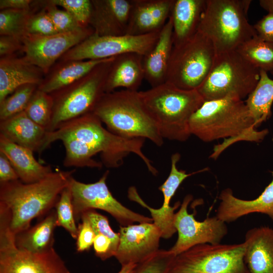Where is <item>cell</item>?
I'll use <instances>...</instances> for the list:
<instances>
[{"label": "cell", "mask_w": 273, "mask_h": 273, "mask_svg": "<svg viewBox=\"0 0 273 273\" xmlns=\"http://www.w3.org/2000/svg\"><path fill=\"white\" fill-rule=\"evenodd\" d=\"M102 123L93 113L66 122L54 131H48L45 149L54 142L61 141L65 150L63 165L75 167L101 168L104 165L116 168L133 153L156 175V168L142 151L145 139L120 137L104 128Z\"/></svg>", "instance_id": "cell-1"}, {"label": "cell", "mask_w": 273, "mask_h": 273, "mask_svg": "<svg viewBox=\"0 0 273 273\" xmlns=\"http://www.w3.org/2000/svg\"><path fill=\"white\" fill-rule=\"evenodd\" d=\"M189 130L191 135L205 142L226 139L215 147L210 156L213 158L236 142H259L268 133L267 129L257 131L245 101L232 97L205 101L192 115Z\"/></svg>", "instance_id": "cell-2"}, {"label": "cell", "mask_w": 273, "mask_h": 273, "mask_svg": "<svg viewBox=\"0 0 273 273\" xmlns=\"http://www.w3.org/2000/svg\"><path fill=\"white\" fill-rule=\"evenodd\" d=\"M75 171H53L30 184L19 179L0 183V206L8 213L9 228L14 236L30 227L33 219L48 214L55 207Z\"/></svg>", "instance_id": "cell-3"}, {"label": "cell", "mask_w": 273, "mask_h": 273, "mask_svg": "<svg viewBox=\"0 0 273 273\" xmlns=\"http://www.w3.org/2000/svg\"><path fill=\"white\" fill-rule=\"evenodd\" d=\"M139 94L164 139L185 142L189 138L190 119L205 102L197 89L165 82Z\"/></svg>", "instance_id": "cell-4"}, {"label": "cell", "mask_w": 273, "mask_h": 273, "mask_svg": "<svg viewBox=\"0 0 273 273\" xmlns=\"http://www.w3.org/2000/svg\"><path fill=\"white\" fill-rule=\"evenodd\" d=\"M93 113L112 133L126 139H148L158 146L164 143L156 123L139 91L106 93Z\"/></svg>", "instance_id": "cell-5"}, {"label": "cell", "mask_w": 273, "mask_h": 273, "mask_svg": "<svg viewBox=\"0 0 273 273\" xmlns=\"http://www.w3.org/2000/svg\"><path fill=\"white\" fill-rule=\"evenodd\" d=\"M250 0H206L198 31L212 42L216 54L236 50L257 36L248 20Z\"/></svg>", "instance_id": "cell-6"}, {"label": "cell", "mask_w": 273, "mask_h": 273, "mask_svg": "<svg viewBox=\"0 0 273 273\" xmlns=\"http://www.w3.org/2000/svg\"><path fill=\"white\" fill-rule=\"evenodd\" d=\"M260 71L236 50L216 54L207 77L197 90L205 101L228 97L243 100L255 87Z\"/></svg>", "instance_id": "cell-7"}, {"label": "cell", "mask_w": 273, "mask_h": 273, "mask_svg": "<svg viewBox=\"0 0 273 273\" xmlns=\"http://www.w3.org/2000/svg\"><path fill=\"white\" fill-rule=\"evenodd\" d=\"M115 57L108 58L82 78L50 94L54 106L48 132L54 131L66 122L93 113L106 93L107 76Z\"/></svg>", "instance_id": "cell-8"}, {"label": "cell", "mask_w": 273, "mask_h": 273, "mask_svg": "<svg viewBox=\"0 0 273 273\" xmlns=\"http://www.w3.org/2000/svg\"><path fill=\"white\" fill-rule=\"evenodd\" d=\"M244 243L203 244L175 255L166 273H249Z\"/></svg>", "instance_id": "cell-9"}, {"label": "cell", "mask_w": 273, "mask_h": 273, "mask_svg": "<svg viewBox=\"0 0 273 273\" xmlns=\"http://www.w3.org/2000/svg\"><path fill=\"white\" fill-rule=\"evenodd\" d=\"M216 54L211 41L198 31L185 42L173 46L165 82L183 89H197L207 77Z\"/></svg>", "instance_id": "cell-10"}, {"label": "cell", "mask_w": 273, "mask_h": 273, "mask_svg": "<svg viewBox=\"0 0 273 273\" xmlns=\"http://www.w3.org/2000/svg\"><path fill=\"white\" fill-rule=\"evenodd\" d=\"M109 171L106 170L96 182L85 184L71 178L69 182L72 202L76 222L85 212L100 209L112 215L121 226L134 222H153L152 218L135 212L123 205L110 191L106 180Z\"/></svg>", "instance_id": "cell-11"}, {"label": "cell", "mask_w": 273, "mask_h": 273, "mask_svg": "<svg viewBox=\"0 0 273 273\" xmlns=\"http://www.w3.org/2000/svg\"><path fill=\"white\" fill-rule=\"evenodd\" d=\"M0 273H71L53 248L33 253L19 249L9 228V220L0 215Z\"/></svg>", "instance_id": "cell-12"}, {"label": "cell", "mask_w": 273, "mask_h": 273, "mask_svg": "<svg viewBox=\"0 0 273 273\" xmlns=\"http://www.w3.org/2000/svg\"><path fill=\"white\" fill-rule=\"evenodd\" d=\"M160 31L141 35L99 36L93 33L58 61L102 60L126 53L146 55L155 44Z\"/></svg>", "instance_id": "cell-13"}, {"label": "cell", "mask_w": 273, "mask_h": 273, "mask_svg": "<svg viewBox=\"0 0 273 273\" xmlns=\"http://www.w3.org/2000/svg\"><path fill=\"white\" fill-rule=\"evenodd\" d=\"M192 199L191 195L186 196L175 213L174 224L178 237L170 250L175 255L197 245L220 243L228 234L226 223L216 215L200 221L196 220L194 213H189L188 207Z\"/></svg>", "instance_id": "cell-14"}, {"label": "cell", "mask_w": 273, "mask_h": 273, "mask_svg": "<svg viewBox=\"0 0 273 273\" xmlns=\"http://www.w3.org/2000/svg\"><path fill=\"white\" fill-rule=\"evenodd\" d=\"M94 33L90 26L68 33L48 36L25 34L22 37L24 57L46 74L69 50Z\"/></svg>", "instance_id": "cell-15"}, {"label": "cell", "mask_w": 273, "mask_h": 273, "mask_svg": "<svg viewBox=\"0 0 273 273\" xmlns=\"http://www.w3.org/2000/svg\"><path fill=\"white\" fill-rule=\"evenodd\" d=\"M180 158V155L178 153L173 154L171 157V169L169 174L159 188L163 196V202L160 208L154 209L149 206L140 197L134 187L129 188L128 191L129 199L138 203L149 210L153 222L159 228L162 233V238L164 239L170 238L176 232L174 224L175 213L174 211L181 204L179 202H177L173 206H170V202L171 198L185 179L197 172L206 170L204 169L190 173H187L186 171L183 170H179L177 167V163Z\"/></svg>", "instance_id": "cell-16"}, {"label": "cell", "mask_w": 273, "mask_h": 273, "mask_svg": "<svg viewBox=\"0 0 273 273\" xmlns=\"http://www.w3.org/2000/svg\"><path fill=\"white\" fill-rule=\"evenodd\" d=\"M119 244L114 257L122 266L138 264L157 252L162 233L153 222L120 225Z\"/></svg>", "instance_id": "cell-17"}, {"label": "cell", "mask_w": 273, "mask_h": 273, "mask_svg": "<svg viewBox=\"0 0 273 273\" xmlns=\"http://www.w3.org/2000/svg\"><path fill=\"white\" fill-rule=\"evenodd\" d=\"M271 174V181L261 194L253 200L238 198L231 189L223 190L218 196L220 203L216 216L225 223L256 213L266 215L273 220V171Z\"/></svg>", "instance_id": "cell-18"}, {"label": "cell", "mask_w": 273, "mask_h": 273, "mask_svg": "<svg viewBox=\"0 0 273 273\" xmlns=\"http://www.w3.org/2000/svg\"><path fill=\"white\" fill-rule=\"evenodd\" d=\"M93 13L89 25L99 36L126 34L131 0H92Z\"/></svg>", "instance_id": "cell-19"}, {"label": "cell", "mask_w": 273, "mask_h": 273, "mask_svg": "<svg viewBox=\"0 0 273 273\" xmlns=\"http://www.w3.org/2000/svg\"><path fill=\"white\" fill-rule=\"evenodd\" d=\"M45 75L40 68L18 53L0 57V102L23 85H39Z\"/></svg>", "instance_id": "cell-20"}, {"label": "cell", "mask_w": 273, "mask_h": 273, "mask_svg": "<svg viewBox=\"0 0 273 273\" xmlns=\"http://www.w3.org/2000/svg\"><path fill=\"white\" fill-rule=\"evenodd\" d=\"M244 261L249 273H273V229L255 227L245 236Z\"/></svg>", "instance_id": "cell-21"}, {"label": "cell", "mask_w": 273, "mask_h": 273, "mask_svg": "<svg viewBox=\"0 0 273 273\" xmlns=\"http://www.w3.org/2000/svg\"><path fill=\"white\" fill-rule=\"evenodd\" d=\"M48 131L26 114L24 111L0 120V133L12 142L41 153L45 149Z\"/></svg>", "instance_id": "cell-22"}, {"label": "cell", "mask_w": 273, "mask_h": 273, "mask_svg": "<svg viewBox=\"0 0 273 273\" xmlns=\"http://www.w3.org/2000/svg\"><path fill=\"white\" fill-rule=\"evenodd\" d=\"M172 34V22L170 17L160 30L159 36L153 48L143 57L145 79L152 87L166 81L173 47Z\"/></svg>", "instance_id": "cell-23"}, {"label": "cell", "mask_w": 273, "mask_h": 273, "mask_svg": "<svg viewBox=\"0 0 273 273\" xmlns=\"http://www.w3.org/2000/svg\"><path fill=\"white\" fill-rule=\"evenodd\" d=\"M0 153L8 159L19 179L24 184L38 181L53 172L50 165H42L36 160L33 151L12 142L1 133Z\"/></svg>", "instance_id": "cell-24"}, {"label": "cell", "mask_w": 273, "mask_h": 273, "mask_svg": "<svg viewBox=\"0 0 273 273\" xmlns=\"http://www.w3.org/2000/svg\"><path fill=\"white\" fill-rule=\"evenodd\" d=\"M143 57L136 53L116 56L107 76L106 93L114 92L119 87L138 91L145 78Z\"/></svg>", "instance_id": "cell-25"}, {"label": "cell", "mask_w": 273, "mask_h": 273, "mask_svg": "<svg viewBox=\"0 0 273 273\" xmlns=\"http://www.w3.org/2000/svg\"><path fill=\"white\" fill-rule=\"evenodd\" d=\"M206 0H174L170 15L173 46L179 45L197 32Z\"/></svg>", "instance_id": "cell-26"}, {"label": "cell", "mask_w": 273, "mask_h": 273, "mask_svg": "<svg viewBox=\"0 0 273 273\" xmlns=\"http://www.w3.org/2000/svg\"><path fill=\"white\" fill-rule=\"evenodd\" d=\"M108 59L58 61L45 75L38 89L52 93L82 78Z\"/></svg>", "instance_id": "cell-27"}, {"label": "cell", "mask_w": 273, "mask_h": 273, "mask_svg": "<svg viewBox=\"0 0 273 273\" xmlns=\"http://www.w3.org/2000/svg\"><path fill=\"white\" fill-rule=\"evenodd\" d=\"M57 215L53 209L41 221L15 236L20 250L33 253H44L53 249Z\"/></svg>", "instance_id": "cell-28"}, {"label": "cell", "mask_w": 273, "mask_h": 273, "mask_svg": "<svg viewBox=\"0 0 273 273\" xmlns=\"http://www.w3.org/2000/svg\"><path fill=\"white\" fill-rule=\"evenodd\" d=\"M245 102L256 128L271 117V108L273 103V80L269 77L267 72L260 71L259 80Z\"/></svg>", "instance_id": "cell-29"}, {"label": "cell", "mask_w": 273, "mask_h": 273, "mask_svg": "<svg viewBox=\"0 0 273 273\" xmlns=\"http://www.w3.org/2000/svg\"><path fill=\"white\" fill-rule=\"evenodd\" d=\"M236 50L254 66L266 72L273 71V44L254 37Z\"/></svg>", "instance_id": "cell-30"}, {"label": "cell", "mask_w": 273, "mask_h": 273, "mask_svg": "<svg viewBox=\"0 0 273 273\" xmlns=\"http://www.w3.org/2000/svg\"><path fill=\"white\" fill-rule=\"evenodd\" d=\"M131 4L127 34L141 35L161 29L150 12L146 0H131Z\"/></svg>", "instance_id": "cell-31"}, {"label": "cell", "mask_w": 273, "mask_h": 273, "mask_svg": "<svg viewBox=\"0 0 273 273\" xmlns=\"http://www.w3.org/2000/svg\"><path fill=\"white\" fill-rule=\"evenodd\" d=\"M38 1H34L30 10L5 9L0 11V35L22 37L31 15L41 8Z\"/></svg>", "instance_id": "cell-32"}, {"label": "cell", "mask_w": 273, "mask_h": 273, "mask_svg": "<svg viewBox=\"0 0 273 273\" xmlns=\"http://www.w3.org/2000/svg\"><path fill=\"white\" fill-rule=\"evenodd\" d=\"M53 106V99L51 94L37 88L24 112L30 119L47 130L51 122Z\"/></svg>", "instance_id": "cell-33"}, {"label": "cell", "mask_w": 273, "mask_h": 273, "mask_svg": "<svg viewBox=\"0 0 273 273\" xmlns=\"http://www.w3.org/2000/svg\"><path fill=\"white\" fill-rule=\"evenodd\" d=\"M38 87V85L35 84L23 85L0 102V120L24 111Z\"/></svg>", "instance_id": "cell-34"}, {"label": "cell", "mask_w": 273, "mask_h": 273, "mask_svg": "<svg viewBox=\"0 0 273 273\" xmlns=\"http://www.w3.org/2000/svg\"><path fill=\"white\" fill-rule=\"evenodd\" d=\"M55 208L57 215V226L63 228L73 239H76L78 226L76 223L69 185L61 193Z\"/></svg>", "instance_id": "cell-35"}, {"label": "cell", "mask_w": 273, "mask_h": 273, "mask_svg": "<svg viewBox=\"0 0 273 273\" xmlns=\"http://www.w3.org/2000/svg\"><path fill=\"white\" fill-rule=\"evenodd\" d=\"M175 256L170 249H159L146 260L136 264L131 273H166Z\"/></svg>", "instance_id": "cell-36"}, {"label": "cell", "mask_w": 273, "mask_h": 273, "mask_svg": "<svg viewBox=\"0 0 273 273\" xmlns=\"http://www.w3.org/2000/svg\"><path fill=\"white\" fill-rule=\"evenodd\" d=\"M42 5L59 33L71 32L82 28L67 11L61 10L50 1H43Z\"/></svg>", "instance_id": "cell-37"}, {"label": "cell", "mask_w": 273, "mask_h": 273, "mask_svg": "<svg viewBox=\"0 0 273 273\" xmlns=\"http://www.w3.org/2000/svg\"><path fill=\"white\" fill-rule=\"evenodd\" d=\"M69 13L83 27L90 26L93 4L89 0H50Z\"/></svg>", "instance_id": "cell-38"}, {"label": "cell", "mask_w": 273, "mask_h": 273, "mask_svg": "<svg viewBox=\"0 0 273 273\" xmlns=\"http://www.w3.org/2000/svg\"><path fill=\"white\" fill-rule=\"evenodd\" d=\"M57 33H59L43 5L39 11L36 10L29 17L26 26V34L48 36Z\"/></svg>", "instance_id": "cell-39"}, {"label": "cell", "mask_w": 273, "mask_h": 273, "mask_svg": "<svg viewBox=\"0 0 273 273\" xmlns=\"http://www.w3.org/2000/svg\"><path fill=\"white\" fill-rule=\"evenodd\" d=\"M82 215H84L87 218L96 235L98 234L104 235L111 240L112 252L114 256L119 244V235L112 229L108 218L94 209L89 210Z\"/></svg>", "instance_id": "cell-40"}, {"label": "cell", "mask_w": 273, "mask_h": 273, "mask_svg": "<svg viewBox=\"0 0 273 273\" xmlns=\"http://www.w3.org/2000/svg\"><path fill=\"white\" fill-rule=\"evenodd\" d=\"M154 20L162 28L170 16L174 0H146Z\"/></svg>", "instance_id": "cell-41"}, {"label": "cell", "mask_w": 273, "mask_h": 273, "mask_svg": "<svg viewBox=\"0 0 273 273\" xmlns=\"http://www.w3.org/2000/svg\"><path fill=\"white\" fill-rule=\"evenodd\" d=\"M80 220L81 222L78 226L76 245L77 251L82 252L89 250L93 245L96 234L86 217L82 215Z\"/></svg>", "instance_id": "cell-42"}, {"label": "cell", "mask_w": 273, "mask_h": 273, "mask_svg": "<svg viewBox=\"0 0 273 273\" xmlns=\"http://www.w3.org/2000/svg\"><path fill=\"white\" fill-rule=\"evenodd\" d=\"M253 26L258 37L273 44V13H268Z\"/></svg>", "instance_id": "cell-43"}, {"label": "cell", "mask_w": 273, "mask_h": 273, "mask_svg": "<svg viewBox=\"0 0 273 273\" xmlns=\"http://www.w3.org/2000/svg\"><path fill=\"white\" fill-rule=\"evenodd\" d=\"M22 37L0 35V57L13 55L22 53Z\"/></svg>", "instance_id": "cell-44"}, {"label": "cell", "mask_w": 273, "mask_h": 273, "mask_svg": "<svg viewBox=\"0 0 273 273\" xmlns=\"http://www.w3.org/2000/svg\"><path fill=\"white\" fill-rule=\"evenodd\" d=\"M93 246L96 255L102 260L114 256L112 242L105 235L101 234L96 235Z\"/></svg>", "instance_id": "cell-45"}, {"label": "cell", "mask_w": 273, "mask_h": 273, "mask_svg": "<svg viewBox=\"0 0 273 273\" xmlns=\"http://www.w3.org/2000/svg\"><path fill=\"white\" fill-rule=\"evenodd\" d=\"M19 179V177L8 159L0 153V183Z\"/></svg>", "instance_id": "cell-46"}, {"label": "cell", "mask_w": 273, "mask_h": 273, "mask_svg": "<svg viewBox=\"0 0 273 273\" xmlns=\"http://www.w3.org/2000/svg\"><path fill=\"white\" fill-rule=\"evenodd\" d=\"M33 2L31 0H1L0 10H30Z\"/></svg>", "instance_id": "cell-47"}, {"label": "cell", "mask_w": 273, "mask_h": 273, "mask_svg": "<svg viewBox=\"0 0 273 273\" xmlns=\"http://www.w3.org/2000/svg\"><path fill=\"white\" fill-rule=\"evenodd\" d=\"M259 3L262 8L268 13H273V0H260Z\"/></svg>", "instance_id": "cell-48"}, {"label": "cell", "mask_w": 273, "mask_h": 273, "mask_svg": "<svg viewBox=\"0 0 273 273\" xmlns=\"http://www.w3.org/2000/svg\"><path fill=\"white\" fill-rule=\"evenodd\" d=\"M136 264H129L122 266L121 269L118 273H131Z\"/></svg>", "instance_id": "cell-49"}, {"label": "cell", "mask_w": 273, "mask_h": 273, "mask_svg": "<svg viewBox=\"0 0 273 273\" xmlns=\"http://www.w3.org/2000/svg\"><path fill=\"white\" fill-rule=\"evenodd\" d=\"M273 75V71L270 73Z\"/></svg>", "instance_id": "cell-50"}]
</instances>
